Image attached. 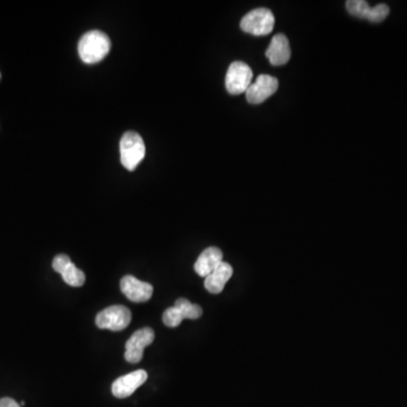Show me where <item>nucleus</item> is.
<instances>
[{"instance_id": "nucleus-1", "label": "nucleus", "mask_w": 407, "mask_h": 407, "mask_svg": "<svg viewBox=\"0 0 407 407\" xmlns=\"http://www.w3.org/2000/svg\"><path fill=\"white\" fill-rule=\"evenodd\" d=\"M111 49L110 38L98 30L86 32L79 42V55L85 64H96L101 62Z\"/></svg>"}, {"instance_id": "nucleus-2", "label": "nucleus", "mask_w": 407, "mask_h": 407, "mask_svg": "<svg viewBox=\"0 0 407 407\" xmlns=\"http://www.w3.org/2000/svg\"><path fill=\"white\" fill-rule=\"evenodd\" d=\"M147 154V147L142 136L136 132H125L120 139L121 164L134 171Z\"/></svg>"}, {"instance_id": "nucleus-3", "label": "nucleus", "mask_w": 407, "mask_h": 407, "mask_svg": "<svg viewBox=\"0 0 407 407\" xmlns=\"http://www.w3.org/2000/svg\"><path fill=\"white\" fill-rule=\"evenodd\" d=\"M275 17L272 11L267 8H256L244 15L240 23V28L246 33L256 37L267 35L274 30Z\"/></svg>"}, {"instance_id": "nucleus-4", "label": "nucleus", "mask_w": 407, "mask_h": 407, "mask_svg": "<svg viewBox=\"0 0 407 407\" xmlns=\"http://www.w3.org/2000/svg\"><path fill=\"white\" fill-rule=\"evenodd\" d=\"M253 77V71L246 62H232L225 76L227 90L232 96H239L242 93H246L251 85Z\"/></svg>"}, {"instance_id": "nucleus-5", "label": "nucleus", "mask_w": 407, "mask_h": 407, "mask_svg": "<svg viewBox=\"0 0 407 407\" xmlns=\"http://www.w3.org/2000/svg\"><path fill=\"white\" fill-rule=\"evenodd\" d=\"M132 321V312L125 306H111L98 312L96 323L98 328L121 331L126 329Z\"/></svg>"}, {"instance_id": "nucleus-6", "label": "nucleus", "mask_w": 407, "mask_h": 407, "mask_svg": "<svg viewBox=\"0 0 407 407\" xmlns=\"http://www.w3.org/2000/svg\"><path fill=\"white\" fill-rule=\"evenodd\" d=\"M154 337V331L149 327L135 331L126 343V351H125L126 361L130 363L141 362V360L143 359L144 348L152 344Z\"/></svg>"}, {"instance_id": "nucleus-7", "label": "nucleus", "mask_w": 407, "mask_h": 407, "mask_svg": "<svg viewBox=\"0 0 407 407\" xmlns=\"http://www.w3.org/2000/svg\"><path fill=\"white\" fill-rule=\"evenodd\" d=\"M278 88V81L270 75H259L253 83H251L246 98L251 104H260L274 94Z\"/></svg>"}, {"instance_id": "nucleus-8", "label": "nucleus", "mask_w": 407, "mask_h": 407, "mask_svg": "<svg viewBox=\"0 0 407 407\" xmlns=\"http://www.w3.org/2000/svg\"><path fill=\"white\" fill-rule=\"evenodd\" d=\"M120 290L127 298L136 304L147 302L152 298L154 291L151 284L139 281L132 275H126L121 278Z\"/></svg>"}, {"instance_id": "nucleus-9", "label": "nucleus", "mask_w": 407, "mask_h": 407, "mask_svg": "<svg viewBox=\"0 0 407 407\" xmlns=\"http://www.w3.org/2000/svg\"><path fill=\"white\" fill-rule=\"evenodd\" d=\"M147 380V372L145 370H137L126 376L120 377L115 380L111 387L113 396L117 399H126L135 393L137 388L144 385Z\"/></svg>"}, {"instance_id": "nucleus-10", "label": "nucleus", "mask_w": 407, "mask_h": 407, "mask_svg": "<svg viewBox=\"0 0 407 407\" xmlns=\"http://www.w3.org/2000/svg\"><path fill=\"white\" fill-rule=\"evenodd\" d=\"M267 59L273 66H283L291 58V48L287 38L284 34H276L266 50Z\"/></svg>"}, {"instance_id": "nucleus-11", "label": "nucleus", "mask_w": 407, "mask_h": 407, "mask_svg": "<svg viewBox=\"0 0 407 407\" xmlns=\"http://www.w3.org/2000/svg\"><path fill=\"white\" fill-rule=\"evenodd\" d=\"M221 263H223L222 251L217 247L207 248L195 263V272L202 277H207Z\"/></svg>"}, {"instance_id": "nucleus-12", "label": "nucleus", "mask_w": 407, "mask_h": 407, "mask_svg": "<svg viewBox=\"0 0 407 407\" xmlns=\"http://www.w3.org/2000/svg\"><path fill=\"white\" fill-rule=\"evenodd\" d=\"M234 275V268L229 263H221L213 272L205 277V287L212 294H219L224 289L225 284Z\"/></svg>"}, {"instance_id": "nucleus-13", "label": "nucleus", "mask_w": 407, "mask_h": 407, "mask_svg": "<svg viewBox=\"0 0 407 407\" xmlns=\"http://www.w3.org/2000/svg\"><path fill=\"white\" fill-rule=\"evenodd\" d=\"M64 278V281L74 287H83L85 283V274L83 270L77 268L76 265L74 263L68 265L66 270L60 274Z\"/></svg>"}, {"instance_id": "nucleus-14", "label": "nucleus", "mask_w": 407, "mask_h": 407, "mask_svg": "<svg viewBox=\"0 0 407 407\" xmlns=\"http://www.w3.org/2000/svg\"><path fill=\"white\" fill-rule=\"evenodd\" d=\"M174 306H177L178 309L181 310L185 319L195 321V319H198V318L202 317V306H198V304H190L187 299H178V300L176 301V304H174Z\"/></svg>"}, {"instance_id": "nucleus-15", "label": "nucleus", "mask_w": 407, "mask_h": 407, "mask_svg": "<svg viewBox=\"0 0 407 407\" xmlns=\"http://www.w3.org/2000/svg\"><path fill=\"white\" fill-rule=\"evenodd\" d=\"M346 9L352 16L368 20L371 7L365 0H348L346 1Z\"/></svg>"}, {"instance_id": "nucleus-16", "label": "nucleus", "mask_w": 407, "mask_h": 407, "mask_svg": "<svg viewBox=\"0 0 407 407\" xmlns=\"http://www.w3.org/2000/svg\"><path fill=\"white\" fill-rule=\"evenodd\" d=\"M183 319V312L177 306H171L163 314V323L168 327H178Z\"/></svg>"}, {"instance_id": "nucleus-17", "label": "nucleus", "mask_w": 407, "mask_h": 407, "mask_svg": "<svg viewBox=\"0 0 407 407\" xmlns=\"http://www.w3.org/2000/svg\"><path fill=\"white\" fill-rule=\"evenodd\" d=\"M389 7L386 4H379V5L371 7L370 15H369L368 21L372 23H380L387 18L389 15Z\"/></svg>"}, {"instance_id": "nucleus-18", "label": "nucleus", "mask_w": 407, "mask_h": 407, "mask_svg": "<svg viewBox=\"0 0 407 407\" xmlns=\"http://www.w3.org/2000/svg\"><path fill=\"white\" fill-rule=\"evenodd\" d=\"M71 263H73V261H71V259L69 258L67 255L60 253V255L56 256L54 260H52V268H54L57 273L62 274V273L66 270V267L71 264Z\"/></svg>"}, {"instance_id": "nucleus-19", "label": "nucleus", "mask_w": 407, "mask_h": 407, "mask_svg": "<svg viewBox=\"0 0 407 407\" xmlns=\"http://www.w3.org/2000/svg\"><path fill=\"white\" fill-rule=\"evenodd\" d=\"M0 407H22L16 401L9 397H4L0 399Z\"/></svg>"}]
</instances>
